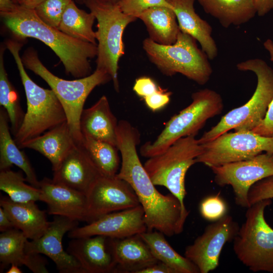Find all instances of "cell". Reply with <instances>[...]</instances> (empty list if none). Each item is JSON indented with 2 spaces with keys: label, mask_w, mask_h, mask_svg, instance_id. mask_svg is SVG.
<instances>
[{
  "label": "cell",
  "mask_w": 273,
  "mask_h": 273,
  "mask_svg": "<svg viewBox=\"0 0 273 273\" xmlns=\"http://www.w3.org/2000/svg\"><path fill=\"white\" fill-rule=\"evenodd\" d=\"M4 47L0 51V105L6 111L14 136L20 128L25 113L22 110L19 96L9 80L4 64Z\"/></svg>",
  "instance_id": "cell-32"
},
{
  "label": "cell",
  "mask_w": 273,
  "mask_h": 273,
  "mask_svg": "<svg viewBox=\"0 0 273 273\" xmlns=\"http://www.w3.org/2000/svg\"><path fill=\"white\" fill-rule=\"evenodd\" d=\"M35 202H16L9 197H3L0 200L1 207L14 227L21 231L30 240L41 237L50 223L47 220L45 212L40 209Z\"/></svg>",
  "instance_id": "cell-25"
},
{
  "label": "cell",
  "mask_w": 273,
  "mask_h": 273,
  "mask_svg": "<svg viewBox=\"0 0 273 273\" xmlns=\"http://www.w3.org/2000/svg\"><path fill=\"white\" fill-rule=\"evenodd\" d=\"M117 147L121 156L117 176L126 181L135 193L144 211L147 231L156 230L171 237L180 234L187 218L179 200L156 188L139 158L136 147L140 133L128 121L121 120L117 128Z\"/></svg>",
  "instance_id": "cell-1"
},
{
  "label": "cell",
  "mask_w": 273,
  "mask_h": 273,
  "mask_svg": "<svg viewBox=\"0 0 273 273\" xmlns=\"http://www.w3.org/2000/svg\"><path fill=\"white\" fill-rule=\"evenodd\" d=\"M192 103L173 116L153 142L143 144L142 156L150 158L164 152L174 142L187 136H196L210 118L220 114L223 109L221 96L209 88L192 95Z\"/></svg>",
  "instance_id": "cell-6"
},
{
  "label": "cell",
  "mask_w": 273,
  "mask_h": 273,
  "mask_svg": "<svg viewBox=\"0 0 273 273\" xmlns=\"http://www.w3.org/2000/svg\"><path fill=\"white\" fill-rule=\"evenodd\" d=\"M171 93L166 89H159L144 99L147 107L153 112L159 111L166 107L169 103Z\"/></svg>",
  "instance_id": "cell-39"
},
{
  "label": "cell",
  "mask_w": 273,
  "mask_h": 273,
  "mask_svg": "<svg viewBox=\"0 0 273 273\" xmlns=\"http://www.w3.org/2000/svg\"><path fill=\"white\" fill-rule=\"evenodd\" d=\"M240 71H251L257 77L256 89L249 101L223 116L198 139L200 144L213 140L231 129L252 130L264 118L273 99V69L263 60L251 59L237 64Z\"/></svg>",
  "instance_id": "cell-4"
},
{
  "label": "cell",
  "mask_w": 273,
  "mask_h": 273,
  "mask_svg": "<svg viewBox=\"0 0 273 273\" xmlns=\"http://www.w3.org/2000/svg\"><path fill=\"white\" fill-rule=\"evenodd\" d=\"M78 221L60 215H55L44 234L39 238L27 240L26 251L28 253L45 255L56 264L61 273H85L76 259L64 250V236L77 227Z\"/></svg>",
  "instance_id": "cell-15"
},
{
  "label": "cell",
  "mask_w": 273,
  "mask_h": 273,
  "mask_svg": "<svg viewBox=\"0 0 273 273\" xmlns=\"http://www.w3.org/2000/svg\"><path fill=\"white\" fill-rule=\"evenodd\" d=\"M86 197L87 223L107 214L140 205L131 187L117 175L101 176Z\"/></svg>",
  "instance_id": "cell-14"
},
{
  "label": "cell",
  "mask_w": 273,
  "mask_h": 273,
  "mask_svg": "<svg viewBox=\"0 0 273 273\" xmlns=\"http://www.w3.org/2000/svg\"><path fill=\"white\" fill-rule=\"evenodd\" d=\"M94 14L79 9L72 1L66 9L58 29L75 39L97 44Z\"/></svg>",
  "instance_id": "cell-30"
},
{
  "label": "cell",
  "mask_w": 273,
  "mask_h": 273,
  "mask_svg": "<svg viewBox=\"0 0 273 273\" xmlns=\"http://www.w3.org/2000/svg\"><path fill=\"white\" fill-rule=\"evenodd\" d=\"M0 14L5 25L15 36L36 38L49 47L59 58L67 74L78 78L90 74L89 60L97 57V44L67 35L44 23L34 9L19 4L12 11Z\"/></svg>",
  "instance_id": "cell-2"
},
{
  "label": "cell",
  "mask_w": 273,
  "mask_h": 273,
  "mask_svg": "<svg viewBox=\"0 0 273 273\" xmlns=\"http://www.w3.org/2000/svg\"><path fill=\"white\" fill-rule=\"evenodd\" d=\"M71 239L67 251L76 259L85 273L115 272L116 263L108 237L97 235Z\"/></svg>",
  "instance_id": "cell-18"
},
{
  "label": "cell",
  "mask_w": 273,
  "mask_h": 273,
  "mask_svg": "<svg viewBox=\"0 0 273 273\" xmlns=\"http://www.w3.org/2000/svg\"><path fill=\"white\" fill-rule=\"evenodd\" d=\"M257 14L263 16L273 10V0H254Z\"/></svg>",
  "instance_id": "cell-42"
},
{
  "label": "cell",
  "mask_w": 273,
  "mask_h": 273,
  "mask_svg": "<svg viewBox=\"0 0 273 273\" xmlns=\"http://www.w3.org/2000/svg\"><path fill=\"white\" fill-rule=\"evenodd\" d=\"M160 87L150 77L143 76L135 80L133 90L137 96L144 99L157 91Z\"/></svg>",
  "instance_id": "cell-40"
},
{
  "label": "cell",
  "mask_w": 273,
  "mask_h": 273,
  "mask_svg": "<svg viewBox=\"0 0 273 273\" xmlns=\"http://www.w3.org/2000/svg\"><path fill=\"white\" fill-rule=\"evenodd\" d=\"M199 210L203 218L213 222L227 214L228 206L219 194H217L205 198L200 204Z\"/></svg>",
  "instance_id": "cell-35"
},
{
  "label": "cell",
  "mask_w": 273,
  "mask_h": 273,
  "mask_svg": "<svg viewBox=\"0 0 273 273\" xmlns=\"http://www.w3.org/2000/svg\"><path fill=\"white\" fill-rule=\"evenodd\" d=\"M84 3L98 22L96 69L111 76L114 88L118 92V62L124 54L123 32L127 26L137 18L124 14L117 4H104L95 0H85Z\"/></svg>",
  "instance_id": "cell-9"
},
{
  "label": "cell",
  "mask_w": 273,
  "mask_h": 273,
  "mask_svg": "<svg viewBox=\"0 0 273 273\" xmlns=\"http://www.w3.org/2000/svg\"><path fill=\"white\" fill-rule=\"evenodd\" d=\"M267 199H273V175L254 184L248 193V200L250 205Z\"/></svg>",
  "instance_id": "cell-38"
},
{
  "label": "cell",
  "mask_w": 273,
  "mask_h": 273,
  "mask_svg": "<svg viewBox=\"0 0 273 273\" xmlns=\"http://www.w3.org/2000/svg\"><path fill=\"white\" fill-rule=\"evenodd\" d=\"M139 235L154 257L171 268L174 273H200L195 264L170 245L162 233L156 230L147 231Z\"/></svg>",
  "instance_id": "cell-29"
},
{
  "label": "cell",
  "mask_w": 273,
  "mask_h": 273,
  "mask_svg": "<svg viewBox=\"0 0 273 273\" xmlns=\"http://www.w3.org/2000/svg\"><path fill=\"white\" fill-rule=\"evenodd\" d=\"M39 189L40 201L48 205L49 214L85 221L87 206L85 194L48 178L39 181Z\"/></svg>",
  "instance_id": "cell-19"
},
{
  "label": "cell",
  "mask_w": 273,
  "mask_h": 273,
  "mask_svg": "<svg viewBox=\"0 0 273 273\" xmlns=\"http://www.w3.org/2000/svg\"><path fill=\"white\" fill-rule=\"evenodd\" d=\"M66 121L21 144L19 147L34 150L46 157L55 170L76 145Z\"/></svg>",
  "instance_id": "cell-24"
},
{
  "label": "cell",
  "mask_w": 273,
  "mask_h": 273,
  "mask_svg": "<svg viewBox=\"0 0 273 273\" xmlns=\"http://www.w3.org/2000/svg\"><path fill=\"white\" fill-rule=\"evenodd\" d=\"M97 2L108 4H117L121 0H95Z\"/></svg>",
  "instance_id": "cell-47"
},
{
  "label": "cell",
  "mask_w": 273,
  "mask_h": 273,
  "mask_svg": "<svg viewBox=\"0 0 273 273\" xmlns=\"http://www.w3.org/2000/svg\"><path fill=\"white\" fill-rule=\"evenodd\" d=\"M167 1L175 14L180 31L197 41L209 59H215L218 49L212 36V27L196 12L195 0Z\"/></svg>",
  "instance_id": "cell-20"
},
{
  "label": "cell",
  "mask_w": 273,
  "mask_h": 273,
  "mask_svg": "<svg viewBox=\"0 0 273 273\" xmlns=\"http://www.w3.org/2000/svg\"><path fill=\"white\" fill-rule=\"evenodd\" d=\"M12 54L24 86L27 111L14 139L18 147L67 121L64 109L54 92L36 84L28 75L20 56L22 44L13 40L6 42Z\"/></svg>",
  "instance_id": "cell-3"
},
{
  "label": "cell",
  "mask_w": 273,
  "mask_h": 273,
  "mask_svg": "<svg viewBox=\"0 0 273 273\" xmlns=\"http://www.w3.org/2000/svg\"><path fill=\"white\" fill-rule=\"evenodd\" d=\"M9 119L4 108L0 109V170L15 165L25 174L26 181L39 188V181L28 157L11 135Z\"/></svg>",
  "instance_id": "cell-26"
},
{
  "label": "cell",
  "mask_w": 273,
  "mask_h": 273,
  "mask_svg": "<svg viewBox=\"0 0 273 273\" xmlns=\"http://www.w3.org/2000/svg\"><path fill=\"white\" fill-rule=\"evenodd\" d=\"M15 228L8 215L2 207H0V231L2 232Z\"/></svg>",
  "instance_id": "cell-43"
},
{
  "label": "cell",
  "mask_w": 273,
  "mask_h": 273,
  "mask_svg": "<svg viewBox=\"0 0 273 273\" xmlns=\"http://www.w3.org/2000/svg\"><path fill=\"white\" fill-rule=\"evenodd\" d=\"M138 19L145 25L149 38L162 45L173 44L180 29L175 14L171 7L158 6L147 10Z\"/></svg>",
  "instance_id": "cell-28"
},
{
  "label": "cell",
  "mask_w": 273,
  "mask_h": 273,
  "mask_svg": "<svg viewBox=\"0 0 273 273\" xmlns=\"http://www.w3.org/2000/svg\"><path fill=\"white\" fill-rule=\"evenodd\" d=\"M118 124L105 96H102L92 107L84 109L80 119L83 137L106 142L116 146Z\"/></svg>",
  "instance_id": "cell-23"
},
{
  "label": "cell",
  "mask_w": 273,
  "mask_h": 273,
  "mask_svg": "<svg viewBox=\"0 0 273 273\" xmlns=\"http://www.w3.org/2000/svg\"><path fill=\"white\" fill-rule=\"evenodd\" d=\"M16 4H19L20 0H12Z\"/></svg>",
  "instance_id": "cell-48"
},
{
  "label": "cell",
  "mask_w": 273,
  "mask_h": 273,
  "mask_svg": "<svg viewBox=\"0 0 273 273\" xmlns=\"http://www.w3.org/2000/svg\"><path fill=\"white\" fill-rule=\"evenodd\" d=\"M53 171L54 183L86 195L95 181L103 175L80 144L69 151Z\"/></svg>",
  "instance_id": "cell-17"
},
{
  "label": "cell",
  "mask_w": 273,
  "mask_h": 273,
  "mask_svg": "<svg viewBox=\"0 0 273 273\" xmlns=\"http://www.w3.org/2000/svg\"><path fill=\"white\" fill-rule=\"evenodd\" d=\"M201 150L195 136L183 137L164 152L149 158L144 165L155 186L165 187L179 200L186 218L190 212L184 203L185 177L188 169L196 163Z\"/></svg>",
  "instance_id": "cell-10"
},
{
  "label": "cell",
  "mask_w": 273,
  "mask_h": 273,
  "mask_svg": "<svg viewBox=\"0 0 273 273\" xmlns=\"http://www.w3.org/2000/svg\"><path fill=\"white\" fill-rule=\"evenodd\" d=\"M197 1L204 12L224 28L245 24L257 14L254 0Z\"/></svg>",
  "instance_id": "cell-27"
},
{
  "label": "cell",
  "mask_w": 273,
  "mask_h": 273,
  "mask_svg": "<svg viewBox=\"0 0 273 273\" xmlns=\"http://www.w3.org/2000/svg\"><path fill=\"white\" fill-rule=\"evenodd\" d=\"M7 273H22V271L19 268V266L16 264H11V267L6 272Z\"/></svg>",
  "instance_id": "cell-46"
},
{
  "label": "cell",
  "mask_w": 273,
  "mask_h": 273,
  "mask_svg": "<svg viewBox=\"0 0 273 273\" xmlns=\"http://www.w3.org/2000/svg\"><path fill=\"white\" fill-rule=\"evenodd\" d=\"M72 1L44 0L34 10L44 23L58 28L66 9Z\"/></svg>",
  "instance_id": "cell-34"
},
{
  "label": "cell",
  "mask_w": 273,
  "mask_h": 273,
  "mask_svg": "<svg viewBox=\"0 0 273 273\" xmlns=\"http://www.w3.org/2000/svg\"><path fill=\"white\" fill-rule=\"evenodd\" d=\"M138 273H174V271L168 266L158 261L140 270Z\"/></svg>",
  "instance_id": "cell-41"
},
{
  "label": "cell",
  "mask_w": 273,
  "mask_h": 273,
  "mask_svg": "<svg viewBox=\"0 0 273 273\" xmlns=\"http://www.w3.org/2000/svg\"><path fill=\"white\" fill-rule=\"evenodd\" d=\"M21 172L14 171L10 169L1 170L0 190L6 193L8 197L16 202L40 201V190L25 183Z\"/></svg>",
  "instance_id": "cell-33"
},
{
  "label": "cell",
  "mask_w": 273,
  "mask_h": 273,
  "mask_svg": "<svg viewBox=\"0 0 273 273\" xmlns=\"http://www.w3.org/2000/svg\"><path fill=\"white\" fill-rule=\"evenodd\" d=\"M263 46L269 53L270 60L273 62V41L267 39ZM251 131L263 136L273 138V99L264 118Z\"/></svg>",
  "instance_id": "cell-37"
},
{
  "label": "cell",
  "mask_w": 273,
  "mask_h": 273,
  "mask_svg": "<svg viewBox=\"0 0 273 273\" xmlns=\"http://www.w3.org/2000/svg\"><path fill=\"white\" fill-rule=\"evenodd\" d=\"M117 5L124 14L137 19L142 13L150 8L171 7L167 0H121Z\"/></svg>",
  "instance_id": "cell-36"
},
{
  "label": "cell",
  "mask_w": 273,
  "mask_h": 273,
  "mask_svg": "<svg viewBox=\"0 0 273 273\" xmlns=\"http://www.w3.org/2000/svg\"><path fill=\"white\" fill-rule=\"evenodd\" d=\"M272 203L271 199H264L247 208L233 241L237 258L254 272L273 273V228L264 217L265 209Z\"/></svg>",
  "instance_id": "cell-8"
},
{
  "label": "cell",
  "mask_w": 273,
  "mask_h": 273,
  "mask_svg": "<svg viewBox=\"0 0 273 273\" xmlns=\"http://www.w3.org/2000/svg\"><path fill=\"white\" fill-rule=\"evenodd\" d=\"M44 0H20L19 5L28 8L34 9Z\"/></svg>",
  "instance_id": "cell-45"
},
{
  "label": "cell",
  "mask_w": 273,
  "mask_h": 273,
  "mask_svg": "<svg viewBox=\"0 0 273 273\" xmlns=\"http://www.w3.org/2000/svg\"><path fill=\"white\" fill-rule=\"evenodd\" d=\"M80 144L103 175L118 173L120 161L117 146L88 137H83Z\"/></svg>",
  "instance_id": "cell-31"
},
{
  "label": "cell",
  "mask_w": 273,
  "mask_h": 273,
  "mask_svg": "<svg viewBox=\"0 0 273 273\" xmlns=\"http://www.w3.org/2000/svg\"><path fill=\"white\" fill-rule=\"evenodd\" d=\"M239 228L233 217L226 214L208 224L202 235L186 248L184 256L196 265L200 273L215 269L223 246L233 241Z\"/></svg>",
  "instance_id": "cell-13"
},
{
  "label": "cell",
  "mask_w": 273,
  "mask_h": 273,
  "mask_svg": "<svg viewBox=\"0 0 273 273\" xmlns=\"http://www.w3.org/2000/svg\"><path fill=\"white\" fill-rule=\"evenodd\" d=\"M24 66L42 78L50 86L63 106L71 133L77 144L83 139L80 119L85 102L97 86L112 80L107 72L96 69L90 75L73 80L62 79L51 72L41 62L32 49L26 50L22 56Z\"/></svg>",
  "instance_id": "cell-5"
},
{
  "label": "cell",
  "mask_w": 273,
  "mask_h": 273,
  "mask_svg": "<svg viewBox=\"0 0 273 273\" xmlns=\"http://www.w3.org/2000/svg\"><path fill=\"white\" fill-rule=\"evenodd\" d=\"M214 180L220 187L230 185L236 204L243 208L251 205L250 188L257 181L273 175V154L261 153L251 158L210 167Z\"/></svg>",
  "instance_id": "cell-12"
},
{
  "label": "cell",
  "mask_w": 273,
  "mask_h": 273,
  "mask_svg": "<svg viewBox=\"0 0 273 273\" xmlns=\"http://www.w3.org/2000/svg\"><path fill=\"white\" fill-rule=\"evenodd\" d=\"M17 5L12 0H0V12H11Z\"/></svg>",
  "instance_id": "cell-44"
},
{
  "label": "cell",
  "mask_w": 273,
  "mask_h": 273,
  "mask_svg": "<svg viewBox=\"0 0 273 273\" xmlns=\"http://www.w3.org/2000/svg\"><path fill=\"white\" fill-rule=\"evenodd\" d=\"M109 240L116 263L115 272L138 273L158 261L139 235Z\"/></svg>",
  "instance_id": "cell-22"
},
{
  "label": "cell",
  "mask_w": 273,
  "mask_h": 273,
  "mask_svg": "<svg viewBox=\"0 0 273 273\" xmlns=\"http://www.w3.org/2000/svg\"><path fill=\"white\" fill-rule=\"evenodd\" d=\"M147 231L144 209L140 205L107 214L83 226H77L68 233V237L74 239L101 235L122 239Z\"/></svg>",
  "instance_id": "cell-16"
},
{
  "label": "cell",
  "mask_w": 273,
  "mask_h": 273,
  "mask_svg": "<svg viewBox=\"0 0 273 273\" xmlns=\"http://www.w3.org/2000/svg\"><path fill=\"white\" fill-rule=\"evenodd\" d=\"M200 145L202 150L196 163L210 168L248 159L263 152L273 154V138L251 130L226 132Z\"/></svg>",
  "instance_id": "cell-11"
},
{
  "label": "cell",
  "mask_w": 273,
  "mask_h": 273,
  "mask_svg": "<svg viewBox=\"0 0 273 273\" xmlns=\"http://www.w3.org/2000/svg\"><path fill=\"white\" fill-rule=\"evenodd\" d=\"M143 48L149 60L166 76L180 73L200 85L210 79L212 69L209 59L186 33L180 31L175 42L170 45L157 43L148 37Z\"/></svg>",
  "instance_id": "cell-7"
},
{
  "label": "cell",
  "mask_w": 273,
  "mask_h": 273,
  "mask_svg": "<svg viewBox=\"0 0 273 273\" xmlns=\"http://www.w3.org/2000/svg\"><path fill=\"white\" fill-rule=\"evenodd\" d=\"M28 238L14 228L0 234L1 268L9 265H25L34 273H48L47 260L40 254L28 253L25 250Z\"/></svg>",
  "instance_id": "cell-21"
}]
</instances>
